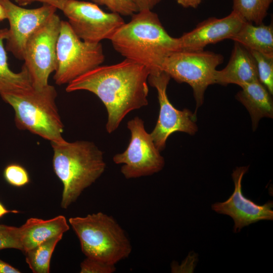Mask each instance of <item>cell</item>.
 I'll return each instance as SVG.
<instances>
[{
	"label": "cell",
	"instance_id": "6da1fadb",
	"mask_svg": "<svg viewBox=\"0 0 273 273\" xmlns=\"http://www.w3.org/2000/svg\"><path fill=\"white\" fill-rule=\"evenodd\" d=\"M150 73L145 66L125 59L86 72L69 82L66 91L84 90L96 95L106 108V129L111 133L128 113L148 104Z\"/></svg>",
	"mask_w": 273,
	"mask_h": 273
},
{
	"label": "cell",
	"instance_id": "7a4b0ae2",
	"mask_svg": "<svg viewBox=\"0 0 273 273\" xmlns=\"http://www.w3.org/2000/svg\"><path fill=\"white\" fill-rule=\"evenodd\" d=\"M114 49L126 59L146 67L150 73L162 71L165 59L180 50L178 38L171 36L152 10L132 15L110 39Z\"/></svg>",
	"mask_w": 273,
	"mask_h": 273
},
{
	"label": "cell",
	"instance_id": "3957f363",
	"mask_svg": "<svg viewBox=\"0 0 273 273\" xmlns=\"http://www.w3.org/2000/svg\"><path fill=\"white\" fill-rule=\"evenodd\" d=\"M53 167L63 188L61 206L67 209L104 172L103 152L93 142H52Z\"/></svg>",
	"mask_w": 273,
	"mask_h": 273
},
{
	"label": "cell",
	"instance_id": "277c9868",
	"mask_svg": "<svg viewBox=\"0 0 273 273\" xmlns=\"http://www.w3.org/2000/svg\"><path fill=\"white\" fill-rule=\"evenodd\" d=\"M0 95L14 109L18 129L28 130L51 143L66 141L62 135L64 125L56 103L57 93L54 86L48 84L41 89L32 87Z\"/></svg>",
	"mask_w": 273,
	"mask_h": 273
},
{
	"label": "cell",
	"instance_id": "5b68a950",
	"mask_svg": "<svg viewBox=\"0 0 273 273\" xmlns=\"http://www.w3.org/2000/svg\"><path fill=\"white\" fill-rule=\"evenodd\" d=\"M69 222L86 257L115 265L131 252L129 239L111 216L99 212L84 217H71Z\"/></svg>",
	"mask_w": 273,
	"mask_h": 273
},
{
	"label": "cell",
	"instance_id": "8992f818",
	"mask_svg": "<svg viewBox=\"0 0 273 273\" xmlns=\"http://www.w3.org/2000/svg\"><path fill=\"white\" fill-rule=\"evenodd\" d=\"M104 60L100 42L81 40L67 21H61L57 43V67L53 77L57 84H68L100 66Z\"/></svg>",
	"mask_w": 273,
	"mask_h": 273
},
{
	"label": "cell",
	"instance_id": "52a82bcc",
	"mask_svg": "<svg viewBox=\"0 0 273 273\" xmlns=\"http://www.w3.org/2000/svg\"><path fill=\"white\" fill-rule=\"evenodd\" d=\"M223 61L222 55L211 51H178L165 59L161 70L177 82L192 87L198 109L208 86L215 83L216 68Z\"/></svg>",
	"mask_w": 273,
	"mask_h": 273
},
{
	"label": "cell",
	"instance_id": "ba28073f",
	"mask_svg": "<svg viewBox=\"0 0 273 273\" xmlns=\"http://www.w3.org/2000/svg\"><path fill=\"white\" fill-rule=\"evenodd\" d=\"M130 132L126 150L113 157V162L122 164L121 172L127 179L152 175L161 171L165 161L155 146L150 133L146 130L144 121L135 117L127 123Z\"/></svg>",
	"mask_w": 273,
	"mask_h": 273
},
{
	"label": "cell",
	"instance_id": "9c48e42d",
	"mask_svg": "<svg viewBox=\"0 0 273 273\" xmlns=\"http://www.w3.org/2000/svg\"><path fill=\"white\" fill-rule=\"evenodd\" d=\"M61 21L54 14L32 34L25 45L24 65L35 89L48 85L50 75L56 69L57 43Z\"/></svg>",
	"mask_w": 273,
	"mask_h": 273
},
{
	"label": "cell",
	"instance_id": "30bf717a",
	"mask_svg": "<svg viewBox=\"0 0 273 273\" xmlns=\"http://www.w3.org/2000/svg\"><path fill=\"white\" fill-rule=\"evenodd\" d=\"M61 11L76 35L91 43L110 40L125 23L120 15L106 13L94 3L67 0Z\"/></svg>",
	"mask_w": 273,
	"mask_h": 273
},
{
	"label": "cell",
	"instance_id": "8fae6325",
	"mask_svg": "<svg viewBox=\"0 0 273 273\" xmlns=\"http://www.w3.org/2000/svg\"><path fill=\"white\" fill-rule=\"evenodd\" d=\"M170 77L161 71L150 73L148 82L157 92L160 109L156 125L150 133L156 147L160 151L166 146L168 138L173 133L180 131L194 134L198 130L195 113L189 109L179 110L169 101L167 87Z\"/></svg>",
	"mask_w": 273,
	"mask_h": 273
},
{
	"label": "cell",
	"instance_id": "7c38bea8",
	"mask_svg": "<svg viewBox=\"0 0 273 273\" xmlns=\"http://www.w3.org/2000/svg\"><path fill=\"white\" fill-rule=\"evenodd\" d=\"M10 28L6 38V49L18 59L23 60L26 42L32 34L54 14L57 9L43 4L35 9H26L11 0H0Z\"/></svg>",
	"mask_w": 273,
	"mask_h": 273
},
{
	"label": "cell",
	"instance_id": "4fadbf2b",
	"mask_svg": "<svg viewBox=\"0 0 273 273\" xmlns=\"http://www.w3.org/2000/svg\"><path fill=\"white\" fill-rule=\"evenodd\" d=\"M249 166L237 167L232 177L235 189L232 195L223 202L211 206L212 209L219 214L230 216L234 222V232H239L242 228L262 220L273 219V203L268 201L258 205L245 197L242 190V181L248 170Z\"/></svg>",
	"mask_w": 273,
	"mask_h": 273
},
{
	"label": "cell",
	"instance_id": "5bb4252c",
	"mask_svg": "<svg viewBox=\"0 0 273 273\" xmlns=\"http://www.w3.org/2000/svg\"><path fill=\"white\" fill-rule=\"evenodd\" d=\"M245 21L234 11L223 18H209L178 37L179 51H202L209 44L231 39Z\"/></svg>",
	"mask_w": 273,
	"mask_h": 273
},
{
	"label": "cell",
	"instance_id": "9a60e30c",
	"mask_svg": "<svg viewBox=\"0 0 273 273\" xmlns=\"http://www.w3.org/2000/svg\"><path fill=\"white\" fill-rule=\"evenodd\" d=\"M258 80L256 61L249 51L235 42L230 60L223 69L216 70L215 83L240 86Z\"/></svg>",
	"mask_w": 273,
	"mask_h": 273
},
{
	"label": "cell",
	"instance_id": "2e32d148",
	"mask_svg": "<svg viewBox=\"0 0 273 273\" xmlns=\"http://www.w3.org/2000/svg\"><path fill=\"white\" fill-rule=\"evenodd\" d=\"M69 230L66 219L59 215L48 220L30 218L19 227L21 242L25 252L43 242Z\"/></svg>",
	"mask_w": 273,
	"mask_h": 273
},
{
	"label": "cell",
	"instance_id": "e0dca14e",
	"mask_svg": "<svg viewBox=\"0 0 273 273\" xmlns=\"http://www.w3.org/2000/svg\"><path fill=\"white\" fill-rule=\"evenodd\" d=\"M241 87L242 89L237 93L236 97L248 111L252 120V128L254 130L261 118H272L271 95L259 80Z\"/></svg>",
	"mask_w": 273,
	"mask_h": 273
},
{
	"label": "cell",
	"instance_id": "ac0fdd59",
	"mask_svg": "<svg viewBox=\"0 0 273 273\" xmlns=\"http://www.w3.org/2000/svg\"><path fill=\"white\" fill-rule=\"evenodd\" d=\"M249 50L255 51L267 56H273V27L254 25L245 21L239 31L231 39Z\"/></svg>",
	"mask_w": 273,
	"mask_h": 273
},
{
	"label": "cell",
	"instance_id": "d6986e66",
	"mask_svg": "<svg viewBox=\"0 0 273 273\" xmlns=\"http://www.w3.org/2000/svg\"><path fill=\"white\" fill-rule=\"evenodd\" d=\"M8 31L7 28L0 30V93L19 92L32 87L30 76L24 65L18 73L12 71L8 66L4 45Z\"/></svg>",
	"mask_w": 273,
	"mask_h": 273
},
{
	"label": "cell",
	"instance_id": "ffe728a7",
	"mask_svg": "<svg viewBox=\"0 0 273 273\" xmlns=\"http://www.w3.org/2000/svg\"><path fill=\"white\" fill-rule=\"evenodd\" d=\"M63 234L53 237L25 252L26 261L34 273H49L52 254Z\"/></svg>",
	"mask_w": 273,
	"mask_h": 273
},
{
	"label": "cell",
	"instance_id": "44dd1931",
	"mask_svg": "<svg viewBox=\"0 0 273 273\" xmlns=\"http://www.w3.org/2000/svg\"><path fill=\"white\" fill-rule=\"evenodd\" d=\"M273 0H233V11L246 21L260 25L267 15Z\"/></svg>",
	"mask_w": 273,
	"mask_h": 273
},
{
	"label": "cell",
	"instance_id": "7402d4cb",
	"mask_svg": "<svg viewBox=\"0 0 273 273\" xmlns=\"http://www.w3.org/2000/svg\"><path fill=\"white\" fill-rule=\"evenodd\" d=\"M249 51L256 61L259 81L272 95L273 94V56H267L255 51Z\"/></svg>",
	"mask_w": 273,
	"mask_h": 273
},
{
	"label": "cell",
	"instance_id": "603a6c76",
	"mask_svg": "<svg viewBox=\"0 0 273 273\" xmlns=\"http://www.w3.org/2000/svg\"><path fill=\"white\" fill-rule=\"evenodd\" d=\"M97 5L106 6L112 12L123 16H132L139 12L133 0H91Z\"/></svg>",
	"mask_w": 273,
	"mask_h": 273
},
{
	"label": "cell",
	"instance_id": "cb8c5ba5",
	"mask_svg": "<svg viewBox=\"0 0 273 273\" xmlns=\"http://www.w3.org/2000/svg\"><path fill=\"white\" fill-rule=\"evenodd\" d=\"M4 176L10 185L21 187L28 184L30 181L29 176L26 169L18 164L8 165L4 170Z\"/></svg>",
	"mask_w": 273,
	"mask_h": 273
},
{
	"label": "cell",
	"instance_id": "d4e9b609",
	"mask_svg": "<svg viewBox=\"0 0 273 273\" xmlns=\"http://www.w3.org/2000/svg\"><path fill=\"white\" fill-rule=\"evenodd\" d=\"M7 248L23 251L20 238L19 228L0 224V250Z\"/></svg>",
	"mask_w": 273,
	"mask_h": 273
},
{
	"label": "cell",
	"instance_id": "484cf974",
	"mask_svg": "<svg viewBox=\"0 0 273 273\" xmlns=\"http://www.w3.org/2000/svg\"><path fill=\"white\" fill-rule=\"evenodd\" d=\"M80 266V273H113L116 269L114 264L89 257L83 260Z\"/></svg>",
	"mask_w": 273,
	"mask_h": 273
},
{
	"label": "cell",
	"instance_id": "4316f807",
	"mask_svg": "<svg viewBox=\"0 0 273 273\" xmlns=\"http://www.w3.org/2000/svg\"><path fill=\"white\" fill-rule=\"evenodd\" d=\"M16 2L20 6H25L34 2H40L43 4H48L53 6L59 9L62 10L67 0H11Z\"/></svg>",
	"mask_w": 273,
	"mask_h": 273
},
{
	"label": "cell",
	"instance_id": "83f0119b",
	"mask_svg": "<svg viewBox=\"0 0 273 273\" xmlns=\"http://www.w3.org/2000/svg\"><path fill=\"white\" fill-rule=\"evenodd\" d=\"M139 11L152 10L162 0H133Z\"/></svg>",
	"mask_w": 273,
	"mask_h": 273
},
{
	"label": "cell",
	"instance_id": "f1b7e54d",
	"mask_svg": "<svg viewBox=\"0 0 273 273\" xmlns=\"http://www.w3.org/2000/svg\"><path fill=\"white\" fill-rule=\"evenodd\" d=\"M19 270L0 259V273H20Z\"/></svg>",
	"mask_w": 273,
	"mask_h": 273
},
{
	"label": "cell",
	"instance_id": "f546056e",
	"mask_svg": "<svg viewBox=\"0 0 273 273\" xmlns=\"http://www.w3.org/2000/svg\"><path fill=\"white\" fill-rule=\"evenodd\" d=\"M177 3L184 8H196L203 0H176Z\"/></svg>",
	"mask_w": 273,
	"mask_h": 273
},
{
	"label": "cell",
	"instance_id": "4dcf8cb0",
	"mask_svg": "<svg viewBox=\"0 0 273 273\" xmlns=\"http://www.w3.org/2000/svg\"><path fill=\"white\" fill-rule=\"evenodd\" d=\"M19 212L16 210H8L0 202V218L8 213H18Z\"/></svg>",
	"mask_w": 273,
	"mask_h": 273
},
{
	"label": "cell",
	"instance_id": "1f68e13d",
	"mask_svg": "<svg viewBox=\"0 0 273 273\" xmlns=\"http://www.w3.org/2000/svg\"><path fill=\"white\" fill-rule=\"evenodd\" d=\"M7 19L6 14L4 7L0 4V21Z\"/></svg>",
	"mask_w": 273,
	"mask_h": 273
}]
</instances>
